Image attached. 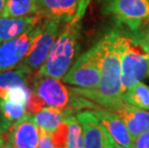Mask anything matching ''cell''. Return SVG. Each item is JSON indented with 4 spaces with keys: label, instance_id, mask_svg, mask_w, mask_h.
Here are the masks:
<instances>
[{
    "label": "cell",
    "instance_id": "1",
    "mask_svg": "<svg viewBox=\"0 0 149 148\" xmlns=\"http://www.w3.org/2000/svg\"><path fill=\"white\" fill-rule=\"evenodd\" d=\"M122 34L109 33L96 43L101 67V80L95 89L71 88L76 94L91 100L104 109L113 111L122 104L121 40Z\"/></svg>",
    "mask_w": 149,
    "mask_h": 148
},
{
    "label": "cell",
    "instance_id": "2",
    "mask_svg": "<svg viewBox=\"0 0 149 148\" xmlns=\"http://www.w3.org/2000/svg\"><path fill=\"white\" fill-rule=\"evenodd\" d=\"M79 36L80 21L71 20L66 23L38 73L62 80L77 60Z\"/></svg>",
    "mask_w": 149,
    "mask_h": 148
},
{
    "label": "cell",
    "instance_id": "3",
    "mask_svg": "<svg viewBox=\"0 0 149 148\" xmlns=\"http://www.w3.org/2000/svg\"><path fill=\"white\" fill-rule=\"evenodd\" d=\"M31 91L40 105L60 110H69L77 96L71 88L66 87L60 79L40 73L34 75Z\"/></svg>",
    "mask_w": 149,
    "mask_h": 148
},
{
    "label": "cell",
    "instance_id": "4",
    "mask_svg": "<svg viewBox=\"0 0 149 148\" xmlns=\"http://www.w3.org/2000/svg\"><path fill=\"white\" fill-rule=\"evenodd\" d=\"M149 69V57L129 36H122L121 40V86L122 93L139 83Z\"/></svg>",
    "mask_w": 149,
    "mask_h": 148
},
{
    "label": "cell",
    "instance_id": "5",
    "mask_svg": "<svg viewBox=\"0 0 149 148\" xmlns=\"http://www.w3.org/2000/svg\"><path fill=\"white\" fill-rule=\"evenodd\" d=\"M62 80L80 89L97 88L101 80V67L96 46L79 56Z\"/></svg>",
    "mask_w": 149,
    "mask_h": 148
},
{
    "label": "cell",
    "instance_id": "6",
    "mask_svg": "<svg viewBox=\"0 0 149 148\" xmlns=\"http://www.w3.org/2000/svg\"><path fill=\"white\" fill-rule=\"evenodd\" d=\"M62 23L51 19H43L40 32L38 35L29 53L21 63V67L28 69L32 74L39 72L45 63L50 51L61 33Z\"/></svg>",
    "mask_w": 149,
    "mask_h": 148
},
{
    "label": "cell",
    "instance_id": "7",
    "mask_svg": "<svg viewBox=\"0 0 149 148\" xmlns=\"http://www.w3.org/2000/svg\"><path fill=\"white\" fill-rule=\"evenodd\" d=\"M105 11L135 31L149 22V0H108Z\"/></svg>",
    "mask_w": 149,
    "mask_h": 148
},
{
    "label": "cell",
    "instance_id": "8",
    "mask_svg": "<svg viewBox=\"0 0 149 148\" xmlns=\"http://www.w3.org/2000/svg\"><path fill=\"white\" fill-rule=\"evenodd\" d=\"M42 23L21 36L0 43V72L19 67L40 32Z\"/></svg>",
    "mask_w": 149,
    "mask_h": 148
},
{
    "label": "cell",
    "instance_id": "9",
    "mask_svg": "<svg viewBox=\"0 0 149 148\" xmlns=\"http://www.w3.org/2000/svg\"><path fill=\"white\" fill-rule=\"evenodd\" d=\"M76 117L83 129L85 148H106L110 143L115 142L93 111H80L76 114Z\"/></svg>",
    "mask_w": 149,
    "mask_h": 148
},
{
    "label": "cell",
    "instance_id": "10",
    "mask_svg": "<svg viewBox=\"0 0 149 148\" xmlns=\"http://www.w3.org/2000/svg\"><path fill=\"white\" fill-rule=\"evenodd\" d=\"M7 138L14 148H39L40 128L35 122L33 115L27 113L15 122L7 133Z\"/></svg>",
    "mask_w": 149,
    "mask_h": 148
},
{
    "label": "cell",
    "instance_id": "11",
    "mask_svg": "<svg viewBox=\"0 0 149 148\" xmlns=\"http://www.w3.org/2000/svg\"><path fill=\"white\" fill-rule=\"evenodd\" d=\"M39 15L44 19L70 22L78 12L81 0H37Z\"/></svg>",
    "mask_w": 149,
    "mask_h": 148
},
{
    "label": "cell",
    "instance_id": "12",
    "mask_svg": "<svg viewBox=\"0 0 149 148\" xmlns=\"http://www.w3.org/2000/svg\"><path fill=\"white\" fill-rule=\"evenodd\" d=\"M93 113L116 145L123 148H132L133 138L128 128L116 113L107 109L94 110Z\"/></svg>",
    "mask_w": 149,
    "mask_h": 148
},
{
    "label": "cell",
    "instance_id": "13",
    "mask_svg": "<svg viewBox=\"0 0 149 148\" xmlns=\"http://www.w3.org/2000/svg\"><path fill=\"white\" fill-rule=\"evenodd\" d=\"M112 112L116 113L124 122L133 140L149 130L148 111L135 108L123 102Z\"/></svg>",
    "mask_w": 149,
    "mask_h": 148
},
{
    "label": "cell",
    "instance_id": "14",
    "mask_svg": "<svg viewBox=\"0 0 149 148\" xmlns=\"http://www.w3.org/2000/svg\"><path fill=\"white\" fill-rule=\"evenodd\" d=\"M43 19L40 15L23 17H0V43L21 36L31 28L40 24Z\"/></svg>",
    "mask_w": 149,
    "mask_h": 148
},
{
    "label": "cell",
    "instance_id": "15",
    "mask_svg": "<svg viewBox=\"0 0 149 148\" xmlns=\"http://www.w3.org/2000/svg\"><path fill=\"white\" fill-rule=\"evenodd\" d=\"M32 75L28 69L21 65L0 72V101L6 99L10 90L15 88L29 86Z\"/></svg>",
    "mask_w": 149,
    "mask_h": 148
},
{
    "label": "cell",
    "instance_id": "16",
    "mask_svg": "<svg viewBox=\"0 0 149 148\" xmlns=\"http://www.w3.org/2000/svg\"><path fill=\"white\" fill-rule=\"evenodd\" d=\"M26 104L10 99L0 101V134H7L12 126L27 114Z\"/></svg>",
    "mask_w": 149,
    "mask_h": 148
},
{
    "label": "cell",
    "instance_id": "17",
    "mask_svg": "<svg viewBox=\"0 0 149 148\" xmlns=\"http://www.w3.org/2000/svg\"><path fill=\"white\" fill-rule=\"evenodd\" d=\"M33 118L39 128L53 134L65 120V111L53 107H44L36 114H32Z\"/></svg>",
    "mask_w": 149,
    "mask_h": 148
},
{
    "label": "cell",
    "instance_id": "18",
    "mask_svg": "<svg viewBox=\"0 0 149 148\" xmlns=\"http://www.w3.org/2000/svg\"><path fill=\"white\" fill-rule=\"evenodd\" d=\"M39 15L37 0H7L0 17H23Z\"/></svg>",
    "mask_w": 149,
    "mask_h": 148
},
{
    "label": "cell",
    "instance_id": "19",
    "mask_svg": "<svg viewBox=\"0 0 149 148\" xmlns=\"http://www.w3.org/2000/svg\"><path fill=\"white\" fill-rule=\"evenodd\" d=\"M121 98L130 106L149 111V87L141 82L124 91Z\"/></svg>",
    "mask_w": 149,
    "mask_h": 148
},
{
    "label": "cell",
    "instance_id": "20",
    "mask_svg": "<svg viewBox=\"0 0 149 148\" xmlns=\"http://www.w3.org/2000/svg\"><path fill=\"white\" fill-rule=\"evenodd\" d=\"M65 120L68 123V135L65 148H85L83 129L76 115L65 111Z\"/></svg>",
    "mask_w": 149,
    "mask_h": 148
},
{
    "label": "cell",
    "instance_id": "21",
    "mask_svg": "<svg viewBox=\"0 0 149 148\" xmlns=\"http://www.w3.org/2000/svg\"><path fill=\"white\" fill-rule=\"evenodd\" d=\"M129 37L132 42L141 47L149 57V30L139 28L138 30L130 31Z\"/></svg>",
    "mask_w": 149,
    "mask_h": 148
},
{
    "label": "cell",
    "instance_id": "22",
    "mask_svg": "<svg viewBox=\"0 0 149 148\" xmlns=\"http://www.w3.org/2000/svg\"><path fill=\"white\" fill-rule=\"evenodd\" d=\"M68 135V123L64 120L58 129L51 135L53 142L57 148H65Z\"/></svg>",
    "mask_w": 149,
    "mask_h": 148
},
{
    "label": "cell",
    "instance_id": "23",
    "mask_svg": "<svg viewBox=\"0 0 149 148\" xmlns=\"http://www.w3.org/2000/svg\"><path fill=\"white\" fill-rule=\"evenodd\" d=\"M39 148H57L53 142L51 134L40 128V143Z\"/></svg>",
    "mask_w": 149,
    "mask_h": 148
},
{
    "label": "cell",
    "instance_id": "24",
    "mask_svg": "<svg viewBox=\"0 0 149 148\" xmlns=\"http://www.w3.org/2000/svg\"><path fill=\"white\" fill-rule=\"evenodd\" d=\"M132 148H149V130L133 140Z\"/></svg>",
    "mask_w": 149,
    "mask_h": 148
},
{
    "label": "cell",
    "instance_id": "25",
    "mask_svg": "<svg viewBox=\"0 0 149 148\" xmlns=\"http://www.w3.org/2000/svg\"><path fill=\"white\" fill-rule=\"evenodd\" d=\"M91 1H93V0H81V3H80V6H79L78 12H77V14H76L73 20L80 21L82 19V17H84L86 11H87V8L88 7V5L91 4Z\"/></svg>",
    "mask_w": 149,
    "mask_h": 148
},
{
    "label": "cell",
    "instance_id": "26",
    "mask_svg": "<svg viewBox=\"0 0 149 148\" xmlns=\"http://www.w3.org/2000/svg\"><path fill=\"white\" fill-rule=\"evenodd\" d=\"M6 1H7V0H0V15H1L3 10H4V7H5V4H6Z\"/></svg>",
    "mask_w": 149,
    "mask_h": 148
},
{
    "label": "cell",
    "instance_id": "27",
    "mask_svg": "<svg viewBox=\"0 0 149 148\" xmlns=\"http://www.w3.org/2000/svg\"><path fill=\"white\" fill-rule=\"evenodd\" d=\"M5 142H6V140L1 134H0V148H5Z\"/></svg>",
    "mask_w": 149,
    "mask_h": 148
},
{
    "label": "cell",
    "instance_id": "28",
    "mask_svg": "<svg viewBox=\"0 0 149 148\" xmlns=\"http://www.w3.org/2000/svg\"><path fill=\"white\" fill-rule=\"evenodd\" d=\"M6 140V142H5V148H14V146H13V144L11 142V140H9V138H5Z\"/></svg>",
    "mask_w": 149,
    "mask_h": 148
},
{
    "label": "cell",
    "instance_id": "29",
    "mask_svg": "<svg viewBox=\"0 0 149 148\" xmlns=\"http://www.w3.org/2000/svg\"><path fill=\"white\" fill-rule=\"evenodd\" d=\"M141 28H142V29H146V30H149V22H147L145 25H143V26H141ZM138 30V29H137Z\"/></svg>",
    "mask_w": 149,
    "mask_h": 148
},
{
    "label": "cell",
    "instance_id": "30",
    "mask_svg": "<svg viewBox=\"0 0 149 148\" xmlns=\"http://www.w3.org/2000/svg\"><path fill=\"white\" fill-rule=\"evenodd\" d=\"M106 148H116V142H112V143H110L109 145H108Z\"/></svg>",
    "mask_w": 149,
    "mask_h": 148
},
{
    "label": "cell",
    "instance_id": "31",
    "mask_svg": "<svg viewBox=\"0 0 149 148\" xmlns=\"http://www.w3.org/2000/svg\"><path fill=\"white\" fill-rule=\"evenodd\" d=\"M116 148H123V147H121V146H119V145H116Z\"/></svg>",
    "mask_w": 149,
    "mask_h": 148
},
{
    "label": "cell",
    "instance_id": "32",
    "mask_svg": "<svg viewBox=\"0 0 149 148\" xmlns=\"http://www.w3.org/2000/svg\"><path fill=\"white\" fill-rule=\"evenodd\" d=\"M147 75H148V76H149V69H148V73H147Z\"/></svg>",
    "mask_w": 149,
    "mask_h": 148
}]
</instances>
